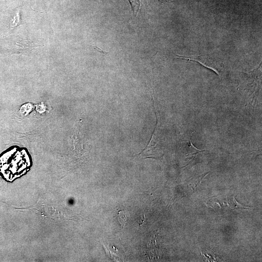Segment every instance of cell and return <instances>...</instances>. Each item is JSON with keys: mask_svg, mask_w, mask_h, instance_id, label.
Segmentation results:
<instances>
[{"mask_svg": "<svg viewBox=\"0 0 262 262\" xmlns=\"http://www.w3.org/2000/svg\"><path fill=\"white\" fill-rule=\"evenodd\" d=\"M162 144V140L160 134V131L158 127V121L151 139L145 148L140 153L144 156H154V152L157 151L159 149L161 144Z\"/></svg>", "mask_w": 262, "mask_h": 262, "instance_id": "1", "label": "cell"}, {"mask_svg": "<svg viewBox=\"0 0 262 262\" xmlns=\"http://www.w3.org/2000/svg\"><path fill=\"white\" fill-rule=\"evenodd\" d=\"M40 46V45L35 44L33 42L21 41V42L15 43L14 50L12 52L13 53L29 54Z\"/></svg>", "mask_w": 262, "mask_h": 262, "instance_id": "2", "label": "cell"}, {"mask_svg": "<svg viewBox=\"0 0 262 262\" xmlns=\"http://www.w3.org/2000/svg\"><path fill=\"white\" fill-rule=\"evenodd\" d=\"M130 217V215L128 211H119L117 220L122 228H124L126 226L127 222Z\"/></svg>", "mask_w": 262, "mask_h": 262, "instance_id": "3", "label": "cell"}, {"mask_svg": "<svg viewBox=\"0 0 262 262\" xmlns=\"http://www.w3.org/2000/svg\"><path fill=\"white\" fill-rule=\"evenodd\" d=\"M20 24L21 21L19 15V9H18L11 20L10 24V28L14 29L16 28L18 25H20Z\"/></svg>", "mask_w": 262, "mask_h": 262, "instance_id": "4", "label": "cell"}, {"mask_svg": "<svg viewBox=\"0 0 262 262\" xmlns=\"http://www.w3.org/2000/svg\"><path fill=\"white\" fill-rule=\"evenodd\" d=\"M91 46L94 49H95L96 51L99 52V53H101L104 55H107L109 53L108 52L104 51L101 49L100 48H98L95 44H91Z\"/></svg>", "mask_w": 262, "mask_h": 262, "instance_id": "5", "label": "cell"}, {"mask_svg": "<svg viewBox=\"0 0 262 262\" xmlns=\"http://www.w3.org/2000/svg\"><path fill=\"white\" fill-rule=\"evenodd\" d=\"M158 1L161 4L164 3H169L171 2H173L172 0H158Z\"/></svg>", "mask_w": 262, "mask_h": 262, "instance_id": "6", "label": "cell"}]
</instances>
